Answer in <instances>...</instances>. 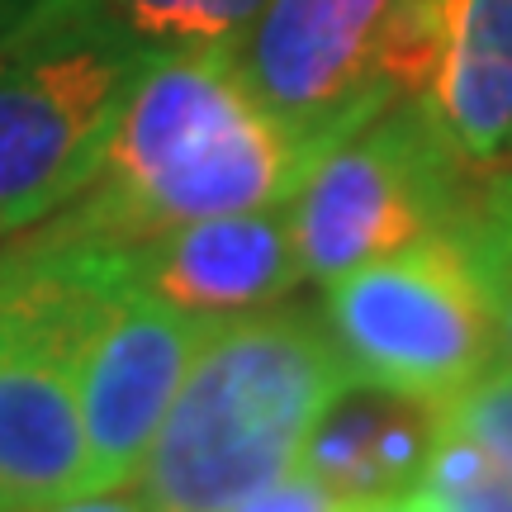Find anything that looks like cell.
<instances>
[{
  "label": "cell",
  "mask_w": 512,
  "mask_h": 512,
  "mask_svg": "<svg viewBox=\"0 0 512 512\" xmlns=\"http://www.w3.org/2000/svg\"><path fill=\"white\" fill-rule=\"evenodd\" d=\"M318 157L256 100L233 53H152L100 176L43 228L119 252L176 223L290 204Z\"/></svg>",
  "instance_id": "obj_1"
},
{
  "label": "cell",
  "mask_w": 512,
  "mask_h": 512,
  "mask_svg": "<svg viewBox=\"0 0 512 512\" xmlns=\"http://www.w3.org/2000/svg\"><path fill=\"white\" fill-rule=\"evenodd\" d=\"M323 318L266 304L219 318L147 451L138 494L152 512H228L299 470L313 427L351 389Z\"/></svg>",
  "instance_id": "obj_2"
},
{
  "label": "cell",
  "mask_w": 512,
  "mask_h": 512,
  "mask_svg": "<svg viewBox=\"0 0 512 512\" xmlns=\"http://www.w3.org/2000/svg\"><path fill=\"white\" fill-rule=\"evenodd\" d=\"M124 285L114 247L43 223L0 247V512L81 494V351Z\"/></svg>",
  "instance_id": "obj_3"
},
{
  "label": "cell",
  "mask_w": 512,
  "mask_h": 512,
  "mask_svg": "<svg viewBox=\"0 0 512 512\" xmlns=\"http://www.w3.org/2000/svg\"><path fill=\"white\" fill-rule=\"evenodd\" d=\"M147 48L95 0H34L0 38V238L86 190Z\"/></svg>",
  "instance_id": "obj_4"
},
{
  "label": "cell",
  "mask_w": 512,
  "mask_h": 512,
  "mask_svg": "<svg viewBox=\"0 0 512 512\" xmlns=\"http://www.w3.org/2000/svg\"><path fill=\"white\" fill-rule=\"evenodd\" d=\"M441 43V0H266L238 57L256 100L328 152L418 100Z\"/></svg>",
  "instance_id": "obj_5"
},
{
  "label": "cell",
  "mask_w": 512,
  "mask_h": 512,
  "mask_svg": "<svg viewBox=\"0 0 512 512\" xmlns=\"http://www.w3.org/2000/svg\"><path fill=\"white\" fill-rule=\"evenodd\" d=\"M470 223L432 233L323 285V323L351 380L418 403H446L498 361Z\"/></svg>",
  "instance_id": "obj_6"
},
{
  "label": "cell",
  "mask_w": 512,
  "mask_h": 512,
  "mask_svg": "<svg viewBox=\"0 0 512 512\" xmlns=\"http://www.w3.org/2000/svg\"><path fill=\"white\" fill-rule=\"evenodd\" d=\"M479 176L451 157L418 100H399L332 143L290 195L294 247L304 280L328 285L408 242L470 223Z\"/></svg>",
  "instance_id": "obj_7"
},
{
  "label": "cell",
  "mask_w": 512,
  "mask_h": 512,
  "mask_svg": "<svg viewBox=\"0 0 512 512\" xmlns=\"http://www.w3.org/2000/svg\"><path fill=\"white\" fill-rule=\"evenodd\" d=\"M219 318L124 290L100 309L81 351V494L138 484L185 370Z\"/></svg>",
  "instance_id": "obj_8"
},
{
  "label": "cell",
  "mask_w": 512,
  "mask_h": 512,
  "mask_svg": "<svg viewBox=\"0 0 512 512\" xmlns=\"http://www.w3.org/2000/svg\"><path fill=\"white\" fill-rule=\"evenodd\" d=\"M119 256L133 290L204 318L266 309L304 285L290 204L176 223L133 247H119Z\"/></svg>",
  "instance_id": "obj_9"
},
{
  "label": "cell",
  "mask_w": 512,
  "mask_h": 512,
  "mask_svg": "<svg viewBox=\"0 0 512 512\" xmlns=\"http://www.w3.org/2000/svg\"><path fill=\"white\" fill-rule=\"evenodd\" d=\"M418 110L479 181L512 162V0H441V43Z\"/></svg>",
  "instance_id": "obj_10"
},
{
  "label": "cell",
  "mask_w": 512,
  "mask_h": 512,
  "mask_svg": "<svg viewBox=\"0 0 512 512\" xmlns=\"http://www.w3.org/2000/svg\"><path fill=\"white\" fill-rule=\"evenodd\" d=\"M437 446V408L389 389L351 384L313 427L299 470L342 498L418 489Z\"/></svg>",
  "instance_id": "obj_11"
},
{
  "label": "cell",
  "mask_w": 512,
  "mask_h": 512,
  "mask_svg": "<svg viewBox=\"0 0 512 512\" xmlns=\"http://www.w3.org/2000/svg\"><path fill=\"white\" fill-rule=\"evenodd\" d=\"M147 53H238L266 0H95Z\"/></svg>",
  "instance_id": "obj_12"
},
{
  "label": "cell",
  "mask_w": 512,
  "mask_h": 512,
  "mask_svg": "<svg viewBox=\"0 0 512 512\" xmlns=\"http://www.w3.org/2000/svg\"><path fill=\"white\" fill-rule=\"evenodd\" d=\"M437 432L475 446L498 475L512 479V361H494L484 375L437 403Z\"/></svg>",
  "instance_id": "obj_13"
},
{
  "label": "cell",
  "mask_w": 512,
  "mask_h": 512,
  "mask_svg": "<svg viewBox=\"0 0 512 512\" xmlns=\"http://www.w3.org/2000/svg\"><path fill=\"white\" fill-rule=\"evenodd\" d=\"M465 238H470L479 280H484L489 309H494L498 347L508 351V361H512V228L479 209L475 219H470V228H465Z\"/></svg>",
  "instance_id": "obj_14"
},
{
  "label": "cell",
  "mask_w": 512,
  "mask_h": 512,
  "mask_svg": "<svg viewBox=\"0 0 512 512\" xmlns=\"http://www.w3.org/2000/svg\"><path fill=\"white\" fill-rule=\"evenodd\" d=\"M351 498H342L337 489H328L323 479H313L309 470H290L275 484L256 489L228 512H347Z\"/></svg>",
  "instance_id": "obj_15"
},
{
  "label": "cell",
  "mask_w": 512,
  "mask_h": 512,
  "mask_svg": "<svg viewBox=\"0 0 512 512\" xmlns=\"http://www.w3.org/2000/svg\"><path fill=\"white\" fill-rule=\"evenodd\" d=\"M5 512H152V503L128 484V489L72 494V498H53V503H34V508H5Z\"/></svg>",
  "instance_id": "obj_16"
},
{
  "label": "cell",
  "mask_w": 512,
  "mask_h": 512,
  "mask_svg": "<svg viewBox=\"0 0 512 512\" xmlns=\"http://www.w3.org/2000/svg\"><path fill=\"white\" fill-rule=\"evenodd\" d=\"M347 512H441L437 498L427 489H399V494H375V498H351Z\"/></svg>",
  "instance_id": "obj_17"
},
{
  "label": "cell",
  "mask_w": 512,
  "mask_h": 512,
  "mask_svg": "<svg viewBox=\"0 0 512 512\" xmlns=\"http://www.w3.org/2000/svg\"><path fill=\"white\" fill-rule=\"evenodd\" d=\"M479 204H484V214L512 223V162H503L498 171L484 176V185H479Z\"/></svg>",
  "instance_id": "obj_18"
},
{
  "label": "cell",
  "mask_w": 512,
  "mask_h": 512,
  "mask_svg": "<svg viewBox=\"0 0 512 512\" xmlns=\"http://www.w3.org/2000/svg\"><path fill=\"white\" fill-rule=\"evenodd\" d=\"M29 5H34V0H0V38L10 34L24 15H29Z\"/></svg>",
  "instance_id": "obj_19"
},
{
  "label": "cell",
  "mask_w": 512,
  "mask_h": 512,
  "mask_svg": "<svg viewBox=\"0 0 512 512\" xmlns=\"http://www.w3.org/2000/svg\"><path fill=\"white\" fill-rule=\"evenodd\" d=\"M503 223H508V219H503ZM508 228H512V223H508Z\"/></svg>",
  "instance_id": "obj_20"
}]
</instances>
